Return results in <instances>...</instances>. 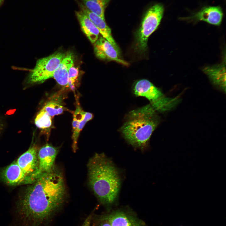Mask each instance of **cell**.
<instances>
[{
	"mask_svg": "<svg viewBox=\"0 0 226 226\" xmlns=\"http://www.w3.org/2000/svg\"><path fill=\"white\" fill-rule=\"evenodd\" d=\"M164 12L163 5L157 4L150 8L146 13L137 36V48L139 51L146 50L148 38L159 24Z\"/></svg>",
	"mask_w": 226,
	"mask_h": 226,
	"instance_id": "cell-5",
	"label": "cell"
},
{
	"mask_svg": "<svg viewBox=\"0 0 226 226\" xmlns=\"http://www.w3.org/2000/svg\"><path fill=\"white\" fill-rule=\"evenodd\" d=\"M78 4L80 10L89 17L97 28L102 37L120 52L119 48L112 36L111 29L107 25L105 20L99 15L89 10L82 3L78 2Z\"/></svg>",
	"mask_w": 226,
	"mask_h": 226,
	"instance_id": "cell-11",
	"label": "cell"
},
{
	"mask_svg": "<svg viewBox=\"0 0 226 226\" xmlns=\"http://www.w3.org/2000/svg\"><path fill=\"white\" fill-rule=\"evenodd\" d=\"M74 57L72 53H68L61 61L53 76L57 82L64 87L68 86V76L70 68L73 66Z\"/></svg>",
	"mask_w": 226,
	"mask_h": 226,
	"instance_id": "cell-13",
	"label": "cell"
},
{
	"mask_svg": "<svg viewBox=\"0 0 226 226\" xmlns=\"http://www.w3.org/2000/svg\"><path fill=\"white\" fill-rule=\"evenodd\" d=\"M90 218H88L84 222L82 226H90Z\"/></svg>",
	"mask_w": 226,
	"mask_h": 226,
	"instance_id": "cell-22",
	"label": "cell"
},
{
	"mask_svg": "<svg viewBox=\"0 0 226 226\" xmlns=\"http://www.w3.org/2000/svg\"><path fill=\"white\" fill-rule=\"evenodd\" d=\"M1 1H2V0H0V3L1 2Z\"/></svg>",
	"mask_w": 226,
	"mask_h": 226,
	"instance_id": "cell-24",
	"label": "cell"
},
{
	"mask_svg": "<svg viewBox=\"0 0 226 226\" xmlns=\"http://www.w3.org/2000/svg\"><path fill=\"white\" fill-rule=\"evenodd\" d=\"M78 70L73 66L69 70L68 76V86L73 91L75 90V83L77 78Z\"/></svg>",
	"mask_w": 226,
	"mask_h": 226,
	"instance_id": "cell-21",
	"label": "cell"
},
{
	"mask_svg": "<svg viewBox=\"0 0 226 226\" xmlns=\"http://www.w3.org/2000/svg\"><path fill=\"white\" fill-rule=\"evenodd\" d=\"M51 117L46 112L42 109L36 116L35 120V125L40 129L48 128L52 124Z\"/></svg>",
	"mask_w": 226,
	"mask_h": 226,
	"instance_id": "cell-19",
	"label": "cell"
},
{
	"mask_svg": "<svg viewBox=\"0 0 226 226\" xmlns=\"http://www.w3.org/2000/svg\"><path fill=\"white\" fill-rule=\"evenodd\" d=\"M37 153V148L33 146L22 154L16 161L24 172L30 177L32 183L34 182L33 176L38 168Z\"/></svg>",
	"mask_w": 226,
	"mask_h": 226,
	"instance_id": "cell-12",
	"label": "cell"
},
{
	"mask_svg": "<svg viewBox=\"0 0 226 226\" xmlns=\"http://www.w3.org/2000/svg\"><path fill=\"white\" fill-rule=\"evenodd\" d=\"M223 17L222 9L219 6H207L203 7L192 15L182 18L190 21H203L210 24L219 25Z\"/></svg>",
	"mask_w": 226,
	"mask_h": 226,
	"instance_id": "cell-9",
	"label": "cell"
},
{
	"mask_svg": "<svg viewBox=\"0 0 226 226\" xmlns=\"http://www.w3.org/2000/svg\"><path fill=\"white\" fill-rule=\"evenodd\" d=\"M110 0H82L83 5L90 11L105 20V8Z\"/></svg>",
	"mask_w": 226,
	"mask_h": 226,
	"instance_id": "cell-18",
	"label": "cell"
},
{
	"mask_svg": "<svg viewBox=\"0 0 226 226\" xmlns=\"http://www.w3.org/2000/svg\"><path fill=\"white\" fill-rule=\"evenodd\" d=\"M103 219L107 221L111 226H137L131 218L122 211L115 212L105 216Z\"/></svg>",
	"mask_w": 226,
	"mask_h": 226,
	"instance_id": "cell-17",
	"label": "cell"
},
{
	"mask_svg": "<svg viewBox=\"0 0 226 226\" xmlns=\"http://www.w3.org/2000/svg\"><path fill=\"white\" fill-rule=\"evenodd\" d=\"M89 186L103 204H110L117 199L121 180L117 169L103 153H95L87 164Z\"/></svg>",
	"mask_w": 226,
	"mask_h": 226,
	"instance_id": "cell-2",
	"label": "cell"
},
{
	"mask_svg": "<svg viewBox=\"0 0 226 226\" xmlns=\"http://www.w3.org/2000/svg\"><path fill=\"white\" fill-rule=\"evenodd\" d=\"M62 96L60 94H55L50 98L42 109L51 117L62 114L65 110Z\"/></svg>",
	"mask_w": 226,
	"mask_h": 226,
	"instance_id": "cell-16",
	"label": "cell"
},
{
	"mask_svg": "<svg viewBox=\"0 0 226 226\" xmlns=\"http://www.w3.org/2000/svg\"><path fill=\"white\" fill-rule=\"evenodd\" d=\"M133 93L137 96L146 98L156 111L160 112L169 110L178 103L177 98L166 97L161 91L148 80L137 81L133 88Z\"/></svg>",
	"mask_w": 226,
	"mask_h": 226,
	"instance_id": "cell-4",
	"label": "cell"
},
{
	"mask_svg": "<svg viewBox=\"0 0 226 226\" xmlns=\"http://www.w3.org/2000/svg\"><path fill=\"white\" fill-rule=\"evenodd\" d=\"M75 13L83 31L92 43H94L98 38L100 33L99 30L81 11H76Z\"/></svg>",
	"mask_w": 226,
	"mask_h": 226,
	"instance_id": "cell-15",
	"label": "cell"
},
{
	"mask_svg": "<svg viewBox=\"0 0 226 226\" xmlns=\"http://www.w3.org/2000/svg\"><path fill=\"white\" fill-rule=\"evenodd\" d=\"M58 152L57 148L48 144L44 145L40 149L37 153L38 168L33 178L34 182L52 168Z\"/></svg>",
	"mask_w": 226,
	"mask_h": 226,
	"instance_id": "cell-7",
	"label": "cell"
},
{
	"mask_svg": "<svg viewBox=\"0 0 226 226\" xmlns=\"http://www.w3.org/2000/svg\"><path fill=\"white\" fill-rule=\"evenodd\" d=\"M203 71L214 84L225 91V61L218 65L206 67Z\"/></svg>",
	"mask_w": 226,
	"mask_h": 226,
	"instance_id": "cell-14",
	"label": "cell"
},
{
	"mask_svg": "<svg viewBox=\"0 0 226 226\" xmlns=\"http://www.w3.org/2000/svg\"><path fill=\"white\" fill-rule=\"evenodd\" d=\"M160 122L156 111L148 104L129 112L120 131L128 143L143 149Z\"/></svg>",
	"mask_w": 226,
	"mask_h": 226,
	"instance_id": "cell-3",
	"label": "cell"
},
{
	"mask_svg": "<svg viewBox=\"0 0 226 226\" xmlns=\"http://www.w3.org/2000/svg\"><path fill=\"white\" fill-rule=\"evenodd\" d=\"M65 55L62 52H57L38 60L35 67L28 76L27 83H41L53 78L55 72Z\"/></svg>",
	"mask_w": 226,
	"mask_h": 226,
	"instance_id": "cell-6",
	"label": "cell"
},
{
	"mask_svg": "<svg viewBox=\"0 0 226 226\" xmlns=\"http://www.w3.org/2000/svg\"><path fill=\"white\" fill-rule=\"evenodd\" d=\"M33 183L17 201L9 226H42L63 203L64 180L55 166Z\"/></svg>",
	"mask_w": 226,
	"mask_h": 226,
	"instance_id": "cell-1",
	"label": "cell"
},
{
	"mask_svg": "<svg viewBox=\"0 0 226 226\" xmlns=\"http://www.w3.org/2000/svg\"><path fill=\"white\" fill-rule=\"evenodd\" d=\"M104 220L105 221L102 223L100 226H111L110 223L107 221L105 220Z\"/></svg>",
	"mask_w": 226,
	"mask_h": 226,
	"instance_id": "cell-23",
	"label": "cell"
},
{
	"mask_svg": "<svg viewBox=\"0 0 226 226\" xmlns=\"http://www.w3.org/2000/svg\"><path fill=\"white\" fill-rule=\"evenodd\" d=\"M94 49L96 56L101 59L114 61L125 66L128 63L121 58L120 52L102 36L94 43Z\"/></svg>",
	"mask_w": 226,
	"mask_h": 226,
	"instance_id": "cell-8",
	"label": "cell"
},
{
	"mask_svg": "<svg viewBox=\"0 0 226 226\" xmlns=\"http://www.w3.org/2000/svg\"><path fill=\"white\" fill-rule=\"evenodd\" d=\"M3 180L10 185L32 183L30 177L14 162L3 170L1 173Z\"/></svg>",
	"mask_w": 226,
	"mask_h": 226,
	"instance_id": "cell-10",
	"label": "cell"
},
{
	"mask_svg": "<svg viewBox=\"0 0 226 226\" xmlns=\"http://www.w3.org/2000/svg\"><path fill=\"white\" fill-rule=\"evenodd\" d=\"M93 117V114L90 113L86 112L84 119L78 124L77 129L73 132L72 139L73 143L72 148L73 151L75 153L77 149V143L80 132L83 128L86 123L91 120Z\"/></svg>",
	"mask_w": 226,
	"mask_h": 226,
	"instance_id": "cell-20",
	"label": "cell"
}]
</instances>
